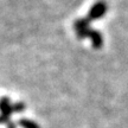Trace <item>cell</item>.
I'll list each match as a JSON object with an SVG mask.
<instances>
[{
  "mask_svg": "<svg viewBox=\"0 0 128 128\" xmlns=\"http://www.w3.org/2000/svg\"><path fill=\"white\" fill-rule=\"evenodd\" d=\"M104 12H106V5L100 2V4L95 5V6L92 7V12H90V17H92V18H98V17H101Z\"/></svg>",
  "mask_w": 128,
  "mask_h": 128,
  "instance_id": "cell-1",
  "label": "cell"
},
{
  "mask_svg": "<svg viewBox=\"0 0 128 128\" xmlns=\"http://www.w3.org/2000/svg\"><path fill=\"white\" fill-rule=\"evenodd\" d=\"M19 124L22 126V128H39V126L33 122L31 120H28V119H23L19 121Z\"/></svg>",
  "mask_w": 128,
  "mask_h": 128,
  "instance_id": "cell-2",
  "label": "cell"
},
{
  "mask_svg": "<svg viewBox=\"0 0 128 128\" xmlns=\"http://www.w3.org/2000/svg\"><path fill=\"white\" fill-rule=\"evenodd\" d=\"M10 128H14V126H13V124H11V126H10Z\"/></svg>",
  "mask_w": 128,
  "mask_h": 128,
  "instance_id": "cell-3",
  "label": "cell"
}]
</instances>
